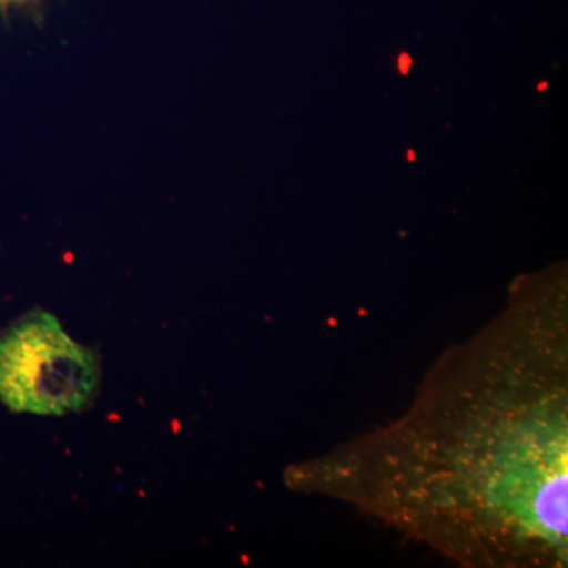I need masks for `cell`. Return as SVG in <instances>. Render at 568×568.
I'll return each mask as SVG.
<instances>
[{"label": "cell", "instance_id": "cell-1", "mask_svg": "<svg viewBox=\"0 0 568 568\" xmlns=\"http://www.w3.org/2000/svg\"><path fill=\"white\" fill-rule=\"evenodd\" d=\"M566 274L523 278L507 308L447 349L405 416L290 467L462 566H567Z\"/></svg>", "mask_w": 568, "mask_h": 568}, {"label": "cell", "instance_id": "cell-2", "mask_svg": "<svg viewBox=\"0 0 568 568\" xmlns=\"http://www.w3.org/2000/svg\"><path fill=\"white\" fill-rule=\"evenodd\" d=\"M102 368L58 317L28 313L0 334V399L13 413L62 417L92 405Z\"/></svg>", "mask_w": 568, "mask_h": 568}, {"label": "cell", "instance_id": "cell-3", "mask_svg": "<svg viewBox=\"0 0 568 568\" xmlns=\"http://www.w3.org/2000/svg\"><path fill=\"white\" fill-rule=\"evenodd\" d=\"M22 2V0H0V7L11 6V3Z\"/></svg>", "mask_w": 568, "mask_h": 568}]
</instances>
